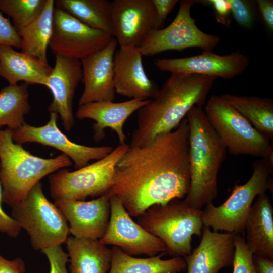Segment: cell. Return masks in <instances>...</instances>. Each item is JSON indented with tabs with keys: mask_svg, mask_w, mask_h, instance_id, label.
<instances>
[{
	"mask_svg": "<svg viewBox=\"0 0 273 273\" xmlns=\"http://www.w3.org/2000/svg\"><path fill=\"white\" fill-rule=\"evenodd\" d=\"M66 248L70 273H107L112 259L111 249L99 240L68 237Z\"/></svg>",
	"mask_w": 273,
	"mask_h": 273,
	"instance_id": "24",
	"label": "cell"
},
{
	"mask_svg": "<svg viewBox=\"0 0 273 273\" xmlns=\"http://www.w3.org/2000/svg\"><path fill=\"white\" fill-rule=\"evenodd\" d=\"M140 48H120L113 58L115 93L131 99L148 100L158 89L145 73Z\"/></svg>",
	"mask_w": 273,
	"mask_h": 273,
	"instance_id": "19",
	"label": "cell"
},
{
	"mask_svg": "<svg viewBox=\"0 0 273 273\" xmlns=\"http://www.w3.org/2000/svg\"><path fill=\"white\" fill-rule=\"evenodd\" d=\"M56 8L63 10L95 29L114 37L111 2L107 0H56Z\"/></svg>",
	"mask_w": 273,
	"mask_h": 273,
	"instance_id": "27",
	"label": "cell"
},
{
	"mask_svg": "<svg viewBox=\"0 0 273 273\" xmlns=\"http://www.w3.org/2000/svg\"><path fill=\"white\" fill-rule=\"evenodd\" d=\"M186 118L189 126L190 185L183 201L191 208L202 210L217 197L218 175L227 149L202 107H193Z\"/></svg>",
	"mask_w": 273,
	"mask_h": 273,
	"instance_id": "3",
	"label": "cell"
},
{
	"mask_svg": "<svg viewBox=\"0 0 273 273\" xmlns=\"http://www.w3.org/2000/svg\"><path fill=\"white\" fill-rule=\"evenodd\" d=\"M58 115L50 112L49 121L41 126H33L26 122L13 130V141L21 145L25 143H37L53 147L67 156L78 169L89 164L91 160H100L114 149L112 146L90 147L75 143L58 128Z\"/></svg>",
	"mask_w": 273,
	"mask_h": 273,
	"instance_id": "13",
	"label": "cell"
},
{
	"mask_svg": "<svg viewBox=\"0 0 273 273\" xmlns=\"http://www.w3.org/2000/svg\"><path fill=\"white\" fill-rule=\"evenodd\" d=\"M253 261L257 273H273V259L264 256L253 255Z\"/></svg>",
	"mask_w": 273,
	"mask_h": 273,
	"instance_id": "40",
	"label": "cell"
},
{
	"mask_svg": "<svg viewBox=\"0 0 273 273\" xmlns=\"http://www.w3.org/2000/svg\"><path fill=\"white\" fill-rule=\"evenodd\" d=\"M156 16L157 29L162 28L168 15L173 10L178 0H152Z\"/></svg>",
	"mask_w": 273,
	"mask_h": 273,
	"instance_id": "37",
	"label": "cell"
},
{
	"mask_svg": "<svg viewBox=\"0 0 273 273\" xmlns=\"http://www.w3.org/2000/svg\"><path fill=\"white\" fill-rule=\"evenodd\" d=\"M196 2L180 1L178 12L171 23L164 28L152 30L140 47L143 56L189 48H199L203 52H211L217 46L219 37L202 31L191 17V9Z\"/></svg>",
	"mask_w": 273,
	"mask_h": 273,
	"instance_id": "10",
	"label": "cell"
},
{
	"mask_svg": "<svg viewBox=\"0 0 273 273\" xmlns=\"http://www.w3.org/2000/svg\"><path fill=\"white\" fill-rule=\"evenodd\" d=\"M2 187L0 183V232L13 238L17 237L21 228L18 222L4 211L2 204Z\"/></svg>",
	"mask_w": 273,
	"mask_h": 273,
	"instance_id": "36",
	"label": "cell"
},
{
	"mask_svg": "<svg viewBox=\"0 0 273 273\" xmlns=\"http://www.w3.org/2000/svg\"><path fill=\"white\" fill-rule=\"evenodd\" d=\"M12 208V218L27 232L35 250L66 242L70 234L68 222L57 206L46 197L40 181Z\"/></svg>",
	"mask_w": 273,
	"mask_h": 273,
	"instance_id": "7",
	"label": "cell"
},
{
	"mask_svg": "<svg viewBox=\"0 0 273 273\" xmlns=\"http://www.w3.org/2000/svg\"><path fill=\"white\" fill-rule=\"evenodd\" d=\"M263 22L270 31L273 30V1L271 0H257L256 2Z\"/></svg>",
	"mask_w": 273,
	"mask_h": 273,
	"instance_id": "39",
	"label": "cell"
},
{
	"mask_svg": "<svg viewBox=\"0 0 273 273\" xmlns=\"http://www.w3.org/2000/svg\"><path fill=\"white\" fill-rule=\"evenodd\" d=\"M245 230L246 243L253 255L273 259V208L265 193L258 196L252 205Z\"/></svg>",
	"mask_w": 273,
	"mask_h": 273,
	"instance_id": "23",
	"label": "cell"
},
{
	"mask_svg": "<svg viewBox=\"0 0 273 273\" xmlns=\"http://www.w3.org/2000/svg\"><path fill=\"white\" fill-rule=\"evenodd\" d=\"M69 222V232L80 239L99 240L108 226L111 206L108 193L88 201L55 202Z\"/></svg>",
	"mask_w": 273,
	"mask_h": 273,
	"instance_id": "17",
	"label": "cell"
},
{
	"mask_svg": "<svg viewBox=\"0 0 273 273\" xmlns=\"http://www.w3.org/2000/svg\"><path fill=\"white\" fill-rule=\"evenodd\" d=\"M203 110L210 125L232 154L263 158L273 153L270 140L220 96H211Z\"/></svg>",
	"mask_w": 273,
	"mask_h": 273,
	"instance_id": "9",
	"label": "cell"
},
{
	"mask_svg": "<svg viewBox=\"0 0 273 273\" xmlns=\"http://www.w3.org/2000/svg\"><path fill=\"white\" fill-rule=\"evenodd\" d=\"M53 68L38 59L0 44V76L10 85L19 81L46 86Z\"/></svg>",
	"mask_w": 273,
	"mask_h": 273,
	"instance_id": "22",
	"label": "cell"
},
{
	"mask_svg": "<svg viewBox=\"0 0 273 273\" xmlns=\"http://www.w3.org/2000/svg\"><path fill=\"white\" fill-rule=\"evenodd\" d=\"M13 130L0 129V183L2 201L13 207L46 176L72 165L61 154L45 159L32 155L13 140Z\"/></svg>",
	"mask_w": 273,
	"mask_h": 273,
	"instance_id": "4",
	"label": "cell"
},
{
	"mask_svg": "<svg viewBox=\"0 0 273 273\" xmlns=\"http://www.w3.org/2000/svg\"><path fill=\"white\" fill-rule=\"evenodd\" d=\"M235 234L212 231L203 226L199 244L184 257L187 273H218L232 265Z\"/></svg>",
	"mask_w": 273,
	"mask_h": 273,
	"instance_id": "20",
	"label": "cell"
},
{
	"mask_svg": "<svg viewBox=\"0 0 273 273\" xmlns=\"http://www.w3.org/2000/svg\"><path fill=\"white\" fill-rule=\"evenodd\" d=\"M112 259L108 273H179L186 268L183 257L163 259L165 253L148 258L127 255L116 246H112Z\"/></svg>",
	"mask_w": 273,
	"mask_h": 273,
	"instance_id": "25",
	"label": "cell"
},
{
	"mask_svg": "<svg viewBox=\"0 0 273 273\" xmlns=\"http://www.w3.org/2000/svg\"><path fill=\"white\" fill-rule=\"evenodd\" d=\"M217 78L171 74L154 97L138 111L130 147H144L176 128L194 106L202 107Z\"/></svg>",
	"mask_w": 273,
	"mask_h": 273,
	"instance_id": "2",
	"label": "cell"
},
{
	"mask_svg": "<svg viewBox=\"0 0 273 273\" xmlns=\"http://www.w3.org/2000/svg\"><path fill=\"white\" fill-rule=\"evenodd\" d=\"M111 16L114 38L120 48H140L150 32L157 29L152 0H115Z\"/></svg>",
	"mask_w": 273,
	"mask_h": 273,
	"instance_id": "14",
	"label": "cell"
},
{
	"mask_svg": "<svg viewBox=\"0 0 273 273\" xmlns=\"http://www.w3.org/2000/svg\"><path fill=\"white\" fill-rule=\"evenodd\" d=\"M112 38L87 26L67 12L55 8L49 47L55 56L81 60L104 48Z\"/></svg>",
	"mask_w": 273,
	"mask_h": 273,
	"instance_id": "12",
	"label": "cell"
},
{
	"mask_svg": "<svg viewBox=\"0 0 273 273\" xmlns=\"http://www.w3.org/2000/svg\"><path fill=\"white\" fill-rule=\"evenodd\" d=\"M189 136L185 117L149 144L129 146L116 165L109 195L119 199L134 217L153 205L185 198L190 185Z\"/></svg>",
	"mask_w": 273,
	"mask_h": 273,
	"instance_id": "1",
	"label": "cell"
},
{
	"mask_svg": "<svg viewBox=\"0 0 273 273\" xmlns=\"http://www.w3.org/2000/svg\"><path fill=\"white\" fill-rule=\"evenodd\" d=\"M109 196L110 220L104 235L99 240L100 242L116 246L132 256L146 255L152 257L165 253L164 242L133 221L119 199Z\"/></svg>",
	"mask_w": 273,
	"mask_h": 273,
	"instance_id": "11",
	"label": "cell"
},
{
	"mask_svg": "<svg viewBox=\"0 0 273 273\" xmlns=\"http://www.w3.org/2000/svg\"><path fill=\"white\" fill-rule=\"evenodd\" d=\"M41 252L47 257L50 265V273H69L66 264L69 261V256L61 246L46 248Z\"/></svg>",
	"mask_w": 273,
	"mask_h": 273,
	"instance_id": "33",
	"label": "cell"
},
{
	"mask_svg": "<svg viewBox=\"0 0 273 273\" xmlns=\"http://www.w3.org/2000/svg\"><path fill=\"white\" fill-rule=\"evenodd\" d=\"M250 61L248 56L237 51L225 55L203 52L188 57L156 59L154 63L160 71L171 74H196L230 79L243 73Z\"/></svg>",
	"mask_w": 273,
	"mask_h": 273,
	"instance_id": "15",
	"label": "cell"
},
{
	"mask_svg": "<svg viewBox=\"0 0 273 273\" xmlns=\"http://www.w3.org/2000/svg\"><path fill=\"white\" fill-rule=\"evenodd\" d=\"M234 245L233 273H257L253 264V254L248 247L245 239L236 234Z\"/></svg>",
	"mask_w": 273,
	"mask_h": 273,
	"instance_id": "31",
	"label": "cell"
},
{
	"mask_svg": "<svg viewBox=\"0 0 273 273\" xmlns=\"http://www.w3.org/2000/svg\"><path fill=\"white\" fill-rule=\"evenodd\" d=\"M202 214V210L176 199L164 205H153L138 217L136 222L164 242L166 253L184 258L192 252V236H201Z\"/></svg>",
	"mask_w": 273,
	"mask_h": 273,
	"instance_id": "5",
	"label": "cell"
},
{
	"mask_svg": "<svg viewBox=\"0 0 273 273\" xmlns=\"http://www.w3.org/2000/svg\"><path fill=\"white\" fill-rule=\"evenodd\" d=\"M236 23L247 29L253 28L256 20L255 3L248 0H227Z\"/></svg>",
	"mask_w": 273,
	"mask_h": 273,
	"instance_id": "32",
	"label": "cell"
},
{
	"mask_svg": "<svg viewBox=\"0 0 273 273\" xmlns=\"http://www.w3.org/2000/svg\"><path fill=\"white\" fill-rule=\"evenodd\" d=\"M129 145H120L106 157L74 171L60 169L49 177L50 195L54 202L83 201L108 193L116 164Z\"/></svg>",
	"mask_w": 273,
	"mask_h": 273,
	"instance_id": "8",
	"label": "cell"
},
{
	"mask_svg": "<svg viewBox=\"0 0 273 273\" xmlns=\"http://www.w3.org/2000/svg\"><path fill=\"white\" fill-rule=\"evenodd\" d=\"M55 1L47 0L40 15L18 32L22 39V52L48 63L47 52L52 37Z\"/></svg>",
	"mask_w": 273,
	"mask_h": 273,
	"instance_id": "26",
	"label": "cell"
},
{
	"mask_svg": "<svg viewBox=\"0 0 273 273\" xmlns=\"http://www.w3.org/2000/svg\"><path fill=\"white\" fill-rule=\"evenodd\" d=\"M117 44L113 37L104 48L80 60L84 89L79 105L99 101H114L113 58Z\"/></svg>",
	"mask_w": 273,
	"mask_h": 273,
	"instance_id": "18",
	"label": "cell"
},
{
	"mask_svg": "<svg viewBox=\"0 0 273 273\" xmlns=\"http://www.w3.org/2000/svg\"><path fill=\"white\" fill-rule=\"evenodd\" d=\"M149 99H131L125 102L108 101L92 102L79 105L76 116L79 119H90L95 122L93 125L94 139L102 140L106 128H111L116 133L120 145L124 144L126 136L123 131L126 120L134 112L146 105Z\"/></svg>",
	"mask_w": 273,
	"mask_h": 273,
	"instance_id": "21",
	"label": "cell"
},
{
	"mask_svg": "<svg viewBox=\"0 0 273 273\" xmlns=\"http://www.w3.org/2000/svg\"><path fill=\"white\" fill-rule=\"evenodd\" d=\"M28 85H10L0 90V129L3 126L15 130L25 122L24 115L30 109Z\"/></svg>",
	"mask_w": 273,
	"mask_h": 273,
	"instance_id": "29",
	"label": "cell"
},
{
	"mask_svg": "<svg viewBox=\"0 0 273 273\" xmlns=\"http://www.w3.org/2000/svg\"><path fill=\"white\" fill-rule=\"evenodd\" d=\"M201 2L212 6L215 17L218 23L226 27L230 26L231 11L227 0H208Z\"/></svg>",
	"mask_w": 273,
	"mask_h": 273,
	"instance_id": "35",
	"label": "cell"
},
{
	"mask_svg": "<svg viewBox=\"0 0 273 273\" xmlns=\"http://www.w3.org/2000/svg\"><path fill=\"white\" fill-rule=\"evenodd\" d=\"M220 97L243 116L259 132L273 139V100L230 94Z\"/></svg>",
	"mask_w": 273,
	"mask_h": 273,
	"instance_id": "28",
	"label": "cell"
},
{
	"mask_svg": "<svg viewBox=\"0 0 273 273\" xmlns=\"http://www.w3.org/2000/svg\"><path fill=\"white\" fill-rule=\"evenodd\" d=\"M272 154L260 158L252 164L253 173L249 179L242 185L236 184L231 195L221 205L212 202L202 210V221L204 226L213 231L238 234L244 231L247 217L256 196L272 190Z\"/></svg>",
	"mask_w": 273,
	"mask_h": 273,
	"instance_id": "6",
	"label": "cell"
},
{
	"mask_svg": "<svg viewBox=\"0 0 273 273\" xmlns=\"http://www.w3.org/2000/svg\"><path fill=\"white\" fill-rule=\"evenodd\" d=\"M0 44L22 48V39L10 21L0 10Z\"/></svg>",
	"mask_w": 273,
	"mask_h": 273,
	"instance_id": "34",
	"label": "cell"
},
{
	"mask_svg": "<svg viewBox=\"0 0 273 273\" xmlns=\"http://www.w3.org/2000/svg\"><path fill=\"white\" fill-rule=\"evenodd\" d=\"M47 0H0V10L12 19L19 31L33 22L43 10Z\"/></svg>",
	"mask_w": 273,
	"mask_h": 273,
	"instance_id": "30",
	"label": "cell"
},
{
	"mask_svg": "<svg viewBox=\"0 0 273 273\" xmlns=\"http://www.w3.org/2000/svg\"><path fill=\"white\" fill-rule=\"evenodd\" d=\"M55 65L46 86L52 92L50 112L59 114L65 130L70 132L75 124L73 100L77 85L82 79L80 60L56 55Z\"/></svg>",
	"mask_w": 273,
	"mask_h": 273,
	"instance_id": "16",
	"label": "cell"
},
{
	"mask_svg": "<svg viewBox=\"0 0 273 273\" xmlns=\"http://www.w3.org/2000/svg\"><path fill=\"white\" fill-rule=\"evenodd\" d=\"M25 265L20 258L9 260L0 254V273H25Z\"/></svg>",
	"mask_w": 273,
	"mask_h": 273,
	"instance_id": "38",
	"label": "cell"
}]
</instances>
